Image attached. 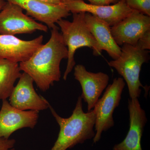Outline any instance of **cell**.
<instances>
[{
  "mask_svg": "<svg viewBox=\"0 0 150 150\" xmlns=\"http://www.w3.org/2000/svg\"><path fill=\"white\" fill-rule=\"evenodd\" d=\"M6 3V1L4 0H0V11L2 9L4 6L5 5Z\"/></svg>",
  "mask_w": 150,
  "mask_h": 150,
  "instance_id": "cell-22",
  "label": "cell"
},
{
  "mask_svg": "<svg viewBox=\"0 0 150 150\" xmlns=\"http://www.w3.org/2000/svg\"><path fill=\"white\" fill-rule=\"evenodd\" d=\"M15 140L0 138V150H16L14 149Z\"/></svg>",
  "mask_w": 150,
  "mask_h": 150,
  "instance_id": "cell-19",
  "label": "cell"
},
{
  "mask_svg": "<svg viewBox=\"0 0 150 150\" xmlns=\"http://www.w3.org/2000/svg\"><path fill=\"white\" fill-rule=\"evenodd\" d=\"M135 46L142 50H150V29L145 33L138 40Z\"/></svg>",
  "mask_w": 150,
  "mask_h": 150,
  "instance_id": "cell-18",
  "label": "cell"
},
{
  "mask_svg": "<svg viewBox=\"0 0 150 150\" xmlns=\"http://www.w3.org/2000/svg\"><path fill=\"white\" fill-rule=\"evenodd\" d=\"M41 35L33 40H22L15 35L0 34V59L16 63L25 62L43 43Z\"/></svg>",
  "mask_w": 150,
  "mask_h": 150,
  "instance_id": "cell-14",
  "label": "cell"
},
{
  "mask_svg": "<svg viewBox=\"0 0 150 150\" xmlns=\"http://www.w3.org/2000/svg\"><path fill=\"white\" fill-rule=\"evenodd\" d=\"M125 85L122 78L114 79L112 83L108 86L103 96L98 99L93 109L96 117L93 144L99 142L103 132L114 126L113 112L120 104Z\"/></svg>",
  "mask_w": 150,
  "mask_h": 150,
  "instance_id": "cell-5",
  "label": "cell"
},
{
  "mask_svg": "<svg viewBox=\"0 0 150 150\" xmlns=\"http://www.w3.org/2000/svg\"><path fill=\"white\" fill-rule=\"evenodd\" d=\"M129 131L124 139L114 145L113 150H143L141 141L147 121L146 112L141 107L138 98L129 99Z\"/></svg>",
  "mask_w": 150,
  "mask_h": 150,
  "instance_id": "cell-13",
  "label": "cell"
},
{
  "mask_svg": "<svg viewBox=\"0 0 150 150\" xmlns=\"http://www.w3.org/2000/svg\"><path fill=\"white\" fill-rule=\"evenodd\" d=\"M15 4L26 11L27 16L43 22L49 28L56 27L59 20L71 15L69 11L64 4L59 5L48 4L38 0H4Z\"/></svg>",
  "mask_w": 150,
  "mask_h": 150,
  "instance_id": "cell-12",
  "label": "cell"
},
{
  "mask_svg": "<svg viewBox=\"0 0 150 150\" xmlns=\"http://www.w3.org/2000/svg\"><path fill=\"white\" fill-rule=\"evenodd\" d=\"M85 20L100 50L106 51L113 60L118 58L121 55V48L113 39L110 25L106 22L88 13L85 14Z\"/></svg>",
  "mask_w": 150,
  "mask_h": 150,
  "instance_id": "cell-15",
  "label": "cell"
},
{
  "mask_svg": "<svg viewBox=\"0 0 150 150\" xmlns=\"http://www.w3.org/2000/svg\"><path fill=\"white\" fill-rule=\"evenodd\" d=\"M85 14V12L74 13L72 21L63 18L59 20L56 23L61 29L63 40L68 48V61L63 76L65 81L67 80L68 76L76 65L74 55L79 48L86 47L91 48L95 56H100L102 52L87 26Z\"/></svg>",
  "mask_w": 150,
  "mask_h": 150,
  "instance_id": "cell-3",
  "label": "cell"
},
{
  "mask_svg": "<svg viewBox=\"0 0 150 150\" xmlns=\"http://www.w3.org/2000/svg\"><path fill=\"white\" fill-rule=\"evenodd\" d=\"M39 111L22 110L2 100L0 110V138L9 139L14 132L23 128L33 129L39 118Z\"/></svg>",
  "mask_w": 150,
  "mask_h": 150,
  "instance_id": "cell-9",
  "label": "cell"
},
{
  "mask_svg": "<svg viewBox=\"0 0 150 150\" xmlns=\"http://www.w3.org/2000/svg\"><path fill=\"white\" fill-rule=\"evenodd\" d=\"M38 1L45 4L53 5H59L63 4V0H38Z\"/></svg>",
  "mask_w": 150,
  "mask_h": 150,
  "instance_id": "cell-21",
  "label": "cell"
},
{
  "mask_svg": "<svg viewBox=\"0 0 150 150\" xmlns=\"http://www.w3.org/2000/svg\"><path fill=\"white\" fill-rule=\"evenodd\" d=\"M150 29V16L136 10L111 27V32L118 46L137 45L139 39Z\"/></svg>",
  "mask_w": 150,
  "mask_h": 150,
  "instance_id": "cell-8",
  "label": "cell"
},
{
  "mask_svg": "<svg viewBox=\"0 0 150 150\" xmlns=\"http://www.w3.org/2000/svg\"><path fill=\"white\" fill-rule=\"evenodd\" d=\"M59 29L57 26L52 28L48 42L41 45L28 60L19 64L21 71L29 75L43 91L60 80V64L63 59H68V48Z\"/></svg>",
  "mask_w": 150,
  "mask_h": 150,
  "instance_id": "cell-1",
  "label": "cell"
},
{
  "mask_svg": "<svg viewBox=\"0 0 150 150\" xmlns=\"http://www.w3.org/2000/svg\"><path fill=\"white\" fill-rule=\"evenodd\" d=\"M133 10L150 16V0H123Z\"/></svg>",
  "mask_w": 150,
  "mask_h": 150,
  "instance_id": "cell-17",
  "label": "cell"
},
{
  "mask_svg": "<svg viewBox=\"0 0 150 150\" xmlns=\"http://www.w3.org/2000/svg\"><path fill=\"white\" fill-rule=\"evenodd\" d=\"M9 97V103L22 110H40L49 108L50 104L43 97L38 94L33 87L32 78L23 72L18 79Z\"/></svg>",
  "mask_w": 150,
  "mask_h": 150,
  "instance_id": "cell-10",
  "label": "cell"
},
{
  "mask_svg": "<svg viewBox=\"0 0 150 150\" xmlns=\"http://www.w3.org/2000/svg\"><path fill=\"white\" fill-rule=\"evenodd\" d=\"M18 63L0 59V100L9 98L17 80L21 75Z\"/></svg>",
  "mask_w": 150,
  "mask_h": 150,
  "instance_id": "cell-16",
  "label": "cell"
},
{
  "mask_svg": "<svg viewBox=\"0 0 150 150\" xmlns=\"http://www.w3.org/2000/svg\"><path fill=\"white\" fill-rule=\"evenodd\" d=\"M122 46L120 56L108 62V65L114 68L126 81L130 98H139L141 87L144 89L146 94L149 91V87L144 86L140 81V74L142 65L149 60L150 51L128 44Z\"/></svg>",
  "mask_w": 150,
  "mask_h": 150,
  "instance_id": "cell-4",
  "label": "cell"
},
{
  "mask_svg": "<svg viewBox=\"0 0 150 150\" xmlns=\"http://www.w3.org/2000/svg\"><path fill=\"white\" fill-rule=\"evenodd\" d=\"M82 99L78 97L72 114L68 118L61 117L50 105L49 108L60 127L58 138L50 150H67L93 139L95 115L93 110L85 112Z\"/></svg>",
  "mask_w": 150,
  "mask_h": 150,
  "instance_id": "cell-2",
  "label": "cell"
},
{
  "mask_svg": "<svg viewBox=\"0 0 150 150\" xmlns=\"http://www.w3.org/2000/svg\"><path fill=\"white\" fill-rule=\"evenodd\" d=\"M74 69L75 79L79 82L82 89L81 98L87 104L88 111H91L108 85L109 76L101 72L88 71L83 65H76Z\"/></svg>",
  "mask_w": 150,
  "mask_h": 150,
  "instance_id": "cell-11",
  "label": "cell"
},
{
  "mask_svg": "<svg viewBox=\"0 0 150 150\" xmlns=\"http://www.w3.org/2000/svg\"><path fill=\"white\" fill-rule=\"evenodd\" d=\"M63 3L70 13H88L106 22L110 27L121 21L133 11L123 0L108 6L91 4L83 0H63Z\"/></svg>",
  "mask_w": 150,
  "mask_h": 150,
  "instance_id": "cell-7",
  "label": "cell"
},
{
  "mask_svg": "<svg viewBox=\"0 0 150 150\" xmlns=\"http://www.w3.org/2000/svg\"><path fill=\"white\" fill-rule=\"evenodd\" d=\"M23 11L17 5L6 2L0 12V34L15 35L48 31L46 25L38 23Z\"/></svg>",
  "mask_w": 150,
  "mask_h": 150,
  "instance_id": "cell-6",
  "label": "cell"
},
{
  "mask_svg": "<svg viewBox=\"0 0 150 150\" xmlns=\"http://www.w3.org/2000/svg\"><path fill=\"white\" fill-rule=\"evenodd\" d=\"M91 4L98 6H108L111 4H115L120 0H86Z\"/></svg>",
  "mask_w": 150,
  "mask_h": 150,
  "instance_id": "cell-20",
  "label": "cell"
}]
</instances>
